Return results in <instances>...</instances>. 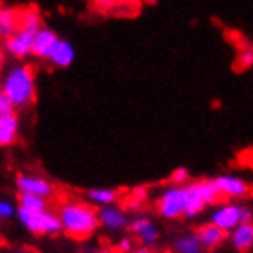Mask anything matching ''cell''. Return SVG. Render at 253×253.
<instances>
[{
	"mask_svg": "<svg viewBox=\"0 0 253 253\" xmlns=\"http://www.w3.org/2000/svg\"><path fill=\"white\" fill-rule=\"evenodd\" d=\"M59 222L61 231H65L71 239L85 240L98 229V211L84 202H65L59 207Z\"/></svg>",
	"mask_w": 253,
	"mask_h": 253,
	"instance_id": "obj_1",
	"label": "cell"
},
{
	"mask_svg": "<svg viewBox=\"0 0 253 253\" xmlns=\"http://www.w3.org/2000/svg\"><path fill=\"white\" fill-rule=\"evenodd\" d=\"M0 89L13 107L30 106L36 100V72L30 65L13 67L6 74Z\"/></svg>",
	"mask_w": 253,
	"mask_h": 253,
	"instance_id": "obj_2",
	"label": "cell"
},
{
	"mask_svg": "<svg viewBox=\"0 0 253 253\" xmlns=\"http://www.w3.org/2000/svg\"><path fill=\"white\" fill-rule=\"evenodd\" d=\"M39 28H41V15L36 7L22 9L19 28L7 34L6 50L15 57H26L28 54H32V42Z\"/></svg>",
	"mask_w": 253,
	"mask_h": 253,
	"instance_id": "obj_3",
	"label": "cell"
},
{
	"mask_svg": "<svg viewBox=\"0 0 253 253\" xmlns=\"http://www.w3.org/2000/svg\"><path fill=\"white\" fill-rule=\"evenodd\" d=\"M21 224L34 235H57L61 231L59 216L46 209H24L19 207Z\"/></svg>",
	"mask_w": 253,
	"mask_h": 253,
	"instance_id": "obj_4",
	"label": "cell"
},
{
	"mask_svg": "<svg viewBox=\"0 0 253 253\" xmlns=\"http://www.w3.org/2000/svg\"><path fill=\"white\" fill-rule=\"evenodd\" d=\"M185 204H187V189L185 185L181 187H170L161 194V198L157 200V212L167 220H176V218L183 216L185 211Z\"/></svg>",
	"mask_w": 253,
	"mask_h": 253,
	"instance_id": "obj_5",
	"label": "cell"
},
{
	"mask_svg": "<svg viewBox=\"0 0 253 253\" xmlns=\"http://www.w3.org/2000/svg\"><path fill=\"white\" fill-rule=\"evenodd\" d=\"M129 229L139 237L142 242V246H155L159 242V229L155 227V224L146 216H139L129 222Z\"/></svg>",
	"mask_w": 253,
	"mask_h": 253,
	"instance_id": "obj_6",
	"label": "cell"
},
{
	"mask_svg": "<svg viewBox=\"0 0 253 253\" xmlns=\"http://www.w3.org/2000/svg\"><path fill=\"white\" fill-rule=\"evenodd\" d=\"M17 187L24 194H34V196H41L46 198V200L54 194L52 183L37 176H19L17 177Z\"/></svg>",
	"mask_w": 253,
	"mask_h": 253,
	"instance_id": "obj_7",
	"label": "cell"
},
{
	"mask_svg": "<svg viewBox=\"0 0 253 253\" xmlns=\"http://www.w3.org/2000/svg\"><path fill=\"white\" fill-rule=\"evenodd\" d=\"M196 235L200 242H202V248L207 250V252H212V250L220 248L225 242V239H227V231H224L222 227H218L212 222L202 225L196 231Z\"/></svg>",
	"mask_w": 253,
	"mask_h": 253,
	"instance_id": "obj_8",
	"label": "cell"
},
{
	"mask_svg": "<svg viewBox=\"0 0 253 253\" xmlns=\"http://www.w3.org/2000/svg\"><path fill=\"white\" fill-rule=\"evenodd\" d=\"M59 37L48 28H39L37 30L36 37H34V42H32V54L37 57H42V59H48L50 54L56 48Z\"/></svg>",
	"mask_w": 253,
	"mask_h": 253,
	"instance_id": "obj_9",
	"label": "cell"
},
{
	"mask_svg": "<svg viewBox=\"0 0 253 253\" xmlns=\"http://www.w3.org/2000/svg\"><path fill=\"white\" fill-rule=\"evenodd\" d=\"M211 222L222 227L224 231H231L237 224H240V205L237 204H225L220 205L216 211L212 212Z\"/></svg>",
	"mask_w": 253,
	"mask_h": 253,
	"instance_id": "obj_10",
	"label": "cell"
},
{
	"mask_svg": "<svg viewBox=\"0 0 253 253\" xmlns=\"http://www.w3.org/2000/svg\"><path fill=\"white\" fill-rule=\"evenodd\" d=\"M214 183L222 192V196L227 198H246L250 194V185L244 179L237 176H218L214 177Z\"/></svg>",
	"mask_w": 253,
	"mask_h": 253,
	"instance_id": "obj_11",
	"label": "cell"
},
{
	"mask_svg": "<svg viewBox=\"0 0 253 253\" xmlns=\"http://www.w3.org/2000/svg\"><path fill=\"white\" fill-rule=\"evenodd\" d=\"M185 189H187V204H185L183 218H194L204 211L205 207H207V204H205L204 194H202V190H200L198 181H194V183L189 181L185 185Z\"/></svg>",
	"mask_w": 253,
	"mask_h": 253,
	"instance_id": "obj_12",
	"label": "cell"
},
{
	"mask_svg": "<svg viewBox=\"0 0 253 253\" xmlns=\"http://www.w3.org/2000/svg\"><path fill=\"white\" fill-rule=\"evenodd\" d=\"M98 222L100 225H104L106 229H111V231H120L129 224L126 212L111 205H104V209L98 212Z\"/></svg>",
	"mask_w": 253,
	"mask_h": 253,
	"instance_id": "obj_13",
	"label": "cell"
},
{
	"mask_svg": "<svg viewBox=\"0 0 253 253\" xmlns=\"http://www.w3.org/2000/svg\"><path fill=\"white\" fill-rule=\"evenodd\" d=\"M229 233L231 244L237 252H248L253 248V222H240Z\"/></svg>",
	"mask_w": 253,
	"mask_h": 253,
	"instance_id": "obj_14",
	"label": "cell"
},
{
	"mask_svg": "<svg viewBox=\"0 0 253 253\" xmlns=\"http://www.w3.org/2000/svg\"><path fill=\"white\" fill-rule=\"evenodd\" d=\"M19 135V119L13 111L0 115V146H9L17 141Z\"/></svg>",
	"mask_w": 253,
	"mask_h": 253,
	"instance_id": "obj_15",
	"label": "cell"
},
{
	"mask_svg": "<svg viewBox=\"0 0 253 253\" xmlns=\"http://www.w3.org/2000/svg\"><path fill=\"white\" fill-rule=\"evenodd\" d=\"M48 59L52 61V65H56V67H61V69H63V67H69V65L74 61V48H72V44L59 39L56 44V48L50 54Z\"/></svg>",
	"mask_w": 253,
	"mask_h": 253,
	"instance_id": "obj_16",
	"label": "cell"
},
{
	"mask_svg": "<svg viewBox=\"0 0 253 253\" xmlns=\"http://www.w3.org/2000/svg\"><path fill=\"white\" fill-rule=\"evenodd\" d=\"M22 19V9H15V7H0V28L2 34L7 36L13 30L19 28Z\"/></svg>",
	"mask_w": 253,
	"mask_h": 253,
	"instance_id": "obj_17",
	"label": "cell"
},
{
	"mask_svg": "<svg viewBox=\"0 0 253 253\" xmlns=\"http://www.w3.org/2000/svg\"><path fill=\"white\" fill-rule=\"evenodd\" d=\"M174 250L177 253H202L204 248H202V242L198 239L196 233H185V235H179L174 240Z\"/></svg>",
	"mask_w": 253,
	"mask_h": 253,
	"instance_id": "obj_18",
	"label": "cell"
},
{
	"mask_svg": "<svg viewBox=\"0 0 253 253\" xmlns=\"http://www.w3.org/2000/svg\"><path fill=\"white\" fill-rule=\"evenodd\" d=\"M87 198L96 205H111L119 200V190L113 189H92L87 192Z\"/></svg>",
	"mask_w": 253,
	"mask_h": 253,
	"instance_id": "obj_19",
	"label": "cell"
},
{
	"mask_svg": "<svg viewBox=\"0 0 253 253\" xmlns=\"http://www.w3.org/2000/svg\"><path fill=\"white\" fill-rule=\"evenodd\" d=\"M198 185H200V190H202L204 200L207 205L218 204V202L222 200V192H220L218 185L214 183V177H212V179H202V181H198Z\"/></svg>",
	"mask_w": 253,
	"mask_h": 253,
	"instance_id": "obj_20",
	"label": "cell"
},
{
	"mask_svg": "<svg viewBox=\"0 0 253 253\" xmlns=\"http://www.w3.org/2000/svg\"><path fill=\"white\" fill-rule=\"evenodd\" d=\"M92 4L98 7L100 11H117L120 7L137 6V0H92Z\"/></svg>",
	"mask_w": 253,
	"mask_h": 253,
	"instance_id": "obj_21",
	"label": "cell"
},
{
	"mask_svg": "<svg viewBox=\"0 0 253 253\" xmlns=\"http://www.w3.org/2000/svg\"><path fill=\"white\" fill-rule=\"evenodd\" d=\"M19 202H21L19 207H24V209H46V198H41V196H34V194H24V192H21Z\"/></svg>",
	"mask_w": 253,
	"mask_h": 253,
	"instance_id": "obj_22",
	"label": "cell"
},
{
	"mask_svg": "<svg viewBox=\"0 0 253 253\" xmlns=\"http://www.w3.org/2000/svg\"><path fill=\"white\" fill-rule=\"evenodd\" d=\"M146 196H148V190L144 189V187H137V189H133V192L129 194V198H127L126 207H129V209H139V207L146 202Z\"/></svg>",
	"mask_w": 253,
	"mask_h": 253,
	"instance_id": "obj_23",
	"label": "cell"
},
{
	"mask_svg": "<svg viewBox=\"0 0 253 253\" xmlns=\"http://www.w3.org/2000/svg\"><path fill=\"white\" fill-rule=\"evenodd\" d=\"M169 181L172 183V185H177V187H181V185H187V183L190 181V174L189 170L185 169V167H179V169H176L172 174H170Z\"/></svg>",
	"mask_w": 253,
	"mask_h": 253,
	"instance_id": "obj_24",
	"label": "cell"
},
{
	"mask_svg": "<svg viewBox=\"0 0 253 253\" xmlns=\"http://www.w3.org/2000/svg\"><path fill=\"white\" fill-rule=\"evenodd\" d=\"M252 65H253V48L250 46V48H244L242 52H240L239 67H240V71H246V69H250Z\"/></svg>",
	"mask_w": 253,
	"mask_h": 253,
	"instance_id": "obj_25",
	"label": "cell"
},
{
	"mask_svg": "<svg viewBox=\"0 0 253 253\" xmlns=\"http://www.w3.org/2000/svg\"><path fill=\"white\" fill-rule=\"evenodd\" d=\"M13 205L9 204V202H6V200H0V218L2 220H6V218H11L13 216Z\"/></svg>",
	"mask_w": 253,
	"mask_h": 253,
	"instance_id": "obj_26",
	"label": "cell"
},
{
	"mask_svg": "<svg viewBox=\"0 0 253 253\" xmlns=\"http://www.w3.org/2000/svg\"><path fill=\"white\" fill-rule=\"evenodd\" d=\"M240 222H253V209L248 205H240Z\"/></svg>",
	"mask_w": 253,
	"mask_h": 253,
	"instance_id": "obj_27",
	"label": "cell"
},
{
	"mask_svg": "<svg viewBox=\"0 0 253 253\" xmlns=\"http://www.w3.org/2000/svg\"><path fill=\"white\" fill-rule=\"evenodd\" d=\"M7 111H13V106L9 104V100L6 98V94L0 89V115H4V113H7Z\"/></svg>",
	"mask_w": 253,
	"mask_h": 253,
	"instance_id": "obj_28",
	"label": "cell"
},
{
	"mask_svg": "<svg viewBox=\"0 0 253 253\" xmlns=\"http://www.w3.org/2000/svg\"><path fill=\"white\" fill-rule=\"evenodd\" d=\"M119 250L120 252H131V250H133V242L129 239H122L119 242Z\"/></svg>",
	"mask_w": 253,
	"mask_h": 253,
	"instance_id": "obj_29",
	"label": "cell"
},
{
	"mask_svg": "<svg viewBox=\"0 0 253 253\" xmlns=\"http://www.w3.org/2000/svg\"><path fill=\"white\" fill-rule=\"evenodd\" d=\"M2 65H4V50L0 48V69H2Z\"/></svg>",
	"mask_w": 253,
	"mask_h": 253,
	"instance_id": "obj_30",
	"label": "cell"
},
{
	"mask_svg": "<svg viewBox=\"0 0 253 253\" xmlns=\"http://www.w3.org/2000/svg\"><path fill=\"white\" fill-rule=\"evenodd\" d=\"M2 36H4V34H2V28H0V37H2Z\"/></svg>",
	"mask_w": 253,
	"mask_h": 253,
	"instance_id": "obj_31",
	"label": "cell"
}]
</instances>
